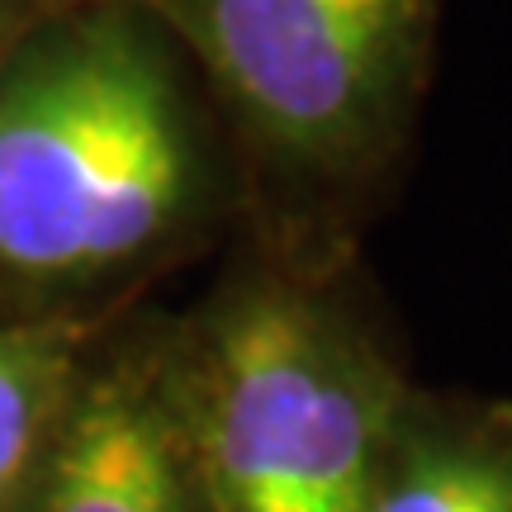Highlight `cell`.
Returning a JSON list of instances; mask_svg holds the SVG:
<instances>
[{"mask_svg":"<svg viewBox=\"0 0 512 512\" xmlns=\"http://www.w3.org/2000/svg\"><path fill=\"white\" fill-rule=\"evenodd\" d=\"M219 200L181 48L119 0H62L0 67V266L95 280Z\"/></svg>","mask_w":512,"mask_h":512,"instance_id":"obj_1","label":"cell"},{"mask_svg":"<svg viewBox=\"0 0 512 512\" xmlns=\"http://www.w3.org/2000/svg\"><path fill=\"white\" fill-rule=\"evenodd\" d=\"M181 356L171 384L204 508H366L408 384L323 261H252Z\"/></svg>","mask_w":512,"mask_h":512,"instance_id":"obj_2","label":"cell"},{"mask_svg":"<svg viewBox=\"0 0 512 512\" xmlns=\"http://www.w3.org/2000/svg\"><path fill=\"white\" fill-rule=\"evenodd\" d=\"M162 29L275 185L323 223L394 176L437 72L446 0H119Z\"/></svg>","mask_w":512,"mask_h":512,"instance_id":"obj_3","label":"cell"},{"mask_svg":"<svg viewBox=\"0 0 512 512\" xmlns=\"http://www.w3.org/2000/svg\"><path fill=\"white\" fill-rule=\"evenodd\" d=\"M34 512H209L176 384L110 370L62 399Z\"/></svg>","mask_w":512,"mask_h":512,"instance_id":"obj_4","label":"cell"},{"mask_svg":"<svg viewBox=\"0 0 512 512\" xmlns=\"http://www.w3.org/2000/svg\"><path fill=\"white\" fill-rule=\"evenodd\" d=\"M361 512H512V408L408 389Z\"/></svg>","mask_w":512,"mask_h":512,"instance_id":"obj_5","label":"cell"},{"mask_svg":"<svg viewBox=\"0 0 512 512\" xmlns=\"http://www.w3.org/2000/svg\"><path fill=\"white\" fill-rule=\"evenodd\" d=\"M67 351L43 328L0 323V503L38 465L43 437L62 413Z\"/></svg>","mask_w":512,"mask_h":512,"instance_id":"obj_6","label":"cell"},{"mask_svg":"<svg viewBox=\"0 0 512 512\" xmlns=\"http://www.w3.org/2000/svg\"><path fill=\"white\" fill-rule=\"evenodd\" d=\"M62 0H0V67H5V57L15 53V43L29 29H34L38 19L57 10Z\"/></svg>","mask_w":512,"mask_h":512,"instance_id":"obj_7","label":"cell"}]
</instances>
